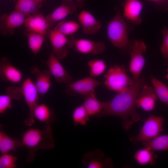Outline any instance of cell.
<instances>
[{"instance_id":"obj_1","label":"cell","mask_w":168,"mask_h":168,"mask_svg":"<svg viewBox=\"0 0 168 168\" xmlns=\"http://www.w3.org/2000/svg\"><path fill=\"white\" fill-rule=\"evenodd\" d=\"M146 82L143 78L135 80L126 90L117 92L110 100L105 102L103 109L96 117L112 115L120 117L122 119L123 129L128 130L134 123L141 119L136 110V101L139 91Z\"/></svg>"},{"instance_id":"obj_2","label":"cell","mask_w":168,"mask_h":168,"mask_svg":"<svg viewBox=\"0 0 168 168\" xmlns=\"http://www.w3.org/2000/svg\"><path fill=\"white\" fill-rule=\"evenodd\" d=\"M52 133L51 124H44L42 129L32 128L23 133L21 139L22 144L23 147H26L28 152L26 162H32L36 153L39 150L51 149L55 147Z\"/></svg>"},{"instance_id":"obj_3","label":"cell","mask_w":168,"mask_h":168,"mask_svg":"<svg viewBox=\"0 0 168 168\" xmlns=\"http://www.w3.org/2000/svg\"><path fill=\"white\" fill-rule=\"evenodd\" d=\"M107 33L112 44L119 49L122 53L130 52L132 42L128 40L127 25L119 12H117L108 23Z\"/></svg>"},{"instance_id":"obj_4","label":"cell","mask_w":168,"mask_h":168,"mask_svg":"<svg viewBox=\"0 0 168 168\" xmlns=\"http://www.w3.org/2000/svg\"><path fill=\"white\" fill-rule=\"evenodd\" d=\"M104 77V84L107 88L117 93L126 90L134 81L126 73L124 65H115L111 67Z\"/></svg>"},{"instance_id":"obj_5","label":"cell","mask_w":168,"mask_h":168,"mask_svg":"<svg viewBox=\"0 0 168 168\" xmlns=\"http://www.w3.org/2000/svg\"><path fill=\"white\" fill-rule=\"evenodd\" d=\"M164 121V119L161 116H150L145 121L138 133L136 136L131 137L130 141L133 143L137 144L156 138L163 131Z\"/></svg>"},{"instance_id":"obj_6","label":"cell","mask_w":168,"mask_h":168,"mask_svg":"<svg viewBox=\"0 0 168 168\" xmlns=\"http://www.w3.org/2000/svg\"><path fill=\"white\" fill-rule=\"evenodd\" d=\"M21 88L22 95L24 98L29 112V117L24 121V124L26 126L30 127L35 122L33 113L38 105L39 93L35 83L29 77L24 80Z\"/></svg>"},{"instance_id":"obj_7","label":"cell","mask_w":168,"mask_h":168,"mask_svg":"<svg viewBox=\"0 0 168 168\" xmlns=\"http://www.w3.org/2000/svg\"><path fill=\"white\" fill-rule=\"evenodd\" d=\"M146 50V45L142 41L135 40L132 42L130 51L131 60L129 70L134 80L139 78L144 67L145 60L143 54Z\"/></svg>"},{"instance_id":"obj_8","label":"cell","mask_w":168,"mask_h":168,"mask_svg":"<svg viewBox=\"0 0 168 168\" xmlns=\"http://www.w3.org/2000/svg\"><path fill=\"white\" fill-rule=\"evenodd\" d=\"M67 47L75 49L81 54L92 55L102 53L106 48L105 44L102 41L95 42L74 37L68 38Z\"/></svg>"},{"instance_id":"obj_9","label":"cell","mask_w":168,"mask_h":168,"mask_svg":"<svg viewBox=\"0 0 168 168\" xmlns=\"http://www.w3.org/2000/svg\"><path fill=\"white\" fill-rule=\"evenodd\" d=\"M102 84L101 82L90 76L75 81H72L66 84L65 92L70 96H84L95 91V88Z\"/></svg>"},{"instance_id":"obj_10","label":"cell","mask_w":168,"mask_h":168,"mask_svg":"<svg viewBox=\"0 0 168 168\" xmlns=\"http://www.w3.org/2000/svg\"><path fill=\"white\" fill-rule=\"evenodd\" d=\"M83 7L80 3L74 0H62L61 4L45 16L50 28L56 22L63 20L78 8Z\"/></svg>"},{"instance_id":"obj_11","label":"cell","mask_w":168,"mask_h":168,"mask_svg":"<svg viewBox=\"0 0 168 168\" xmlns=\"http://www.w3.org/2000/svg\"><path fill=\"white\" fill-rule=\"evenodd\" d=\"M26 16L15 10L9 14H3L0 18L1 34L4 36L13 34L16 28L24 24Z\"/></svg>"},{"instance_id":"obj_12","label":"cell","mask_w":168,"mask_h":168,"mask_svg":"<svg viewBox=\"0 0 168 168\" xmlns=\"http://www.w3.org/2000/svg\"><path fill=\"white\" fill-rule=\"evenodd\" d=\"M47 34L52 48V53L59 60L65 58L69 52L66 47L68 38L54 29H50Z\"/></svg>"},{"instance_id":"obj_13","label":"cell","mask_w":168,"mask_h":168,"mask_svg":"<svg viewBox=\"0 0 168 168\" xmlns=\"http://www.w3.org/2000/svg\"><path fill=\"white\" fill-rule=\"evenodd\" d=\"M82 162L88 168H108L113 167L112 159L105 157L104 152L98 149L85 153Z\"/></svg>"},{"instance_id":"obj_14","label":"cell","mask_w":168,"mask_h":168,"mask_svg":"<svg viewBox=\"0 0 168 168\" xmlns=\"http://www.w3.org/2000/svg\"><path fill=\"white\" fill-rule=\"evenodd\" d=\"M157 99L153 87L145 84L137 95L136 101V106L138 108H141L146 111H150L154 109Z\"/></svg>"},{"instance_id":"obj_15","label":"cell","mask_w":168,"mask_h":168,"mask_svg":"<svg viewBox=\"0 0 168 168\" xmlns=\"http://www.w3.org/2000/svg\"><path fill=\"white\" fill-rule=\"evenodd\" d=\"M52 76L58 82L66 85L72 81L71 76L66 70L58 59L52 53L45 62Z\"/></svg>"},{"instance_id":"obj_16","label":"cell","mask_w":168,"mask_h":168,"mask_svg":"<svg viewBox=\"0 0 168 168\" xmlns=\"http://www.w3.org/2000/svg\"><path fill=\"white\" fill-rule=\"evenodd\" d=\"M0 77L2 80L14 83L21 82L23 78L21 71L13 65L7 57L0 60Z\"/></svg>"},{"instance_id":"obj_17","label":"cell","mask_w":168,"mask_h":168,"mask_svg":"<svg viewBox=\"0 0 168 168\" xmlns=\"http://www.w3.org/2000/svg\"><path fill=\"white\" fill-rule=\"evenodd\" d=\"M24 24L26 31L37 33L45 35L51 29L45 16L39 13L26 17Z\"/></svg>"},{"instance_id":"obj_18","label":"cell","mask_w":168,"mask_h":168,"mask_svg":"<svg viewBox=\"0 0 168 168\" xmlns=\"http://www.w3.org/2000/svg\"><path fill=\"white\" fill-rule=\"evenodd\" d=\"M77 17L84 34L92 35L97 33L100 29L101 22L87 11L82 10Z\"/></svg>"},{"instance_id":"obj_19","label":"cell","mask_w":168,"mask_h":168,"mask_svg":"<svg viewBox=\"0 0 168 168\" xmlns=\"http://www.w3.org/2000/svg\"><path fill=\"white\" fill-rule=\"evenodd\" d=\"M34 75L35 84L39 94L42 96L45 95L49 90L52 85L51 77L52 75L49 70H40L37 66H33L30 71Z\"/></svg>"},{"instance_id":"obj_20","label":"cell","mask_w":168,"mask_h":168,"mask_svg":"<svg viewBox=\"0 0 168 168\" xmlns=\"http://www.w3.org/2000/svg\"><path fill=\"white\" fill-rule=\"evenodd\" d=\"M123 17L134 25L140 24L142 19L140 14L142 11V2L138 0H126L124 4Z\"/></svg>"},{"instance_id":"obj_21","label":"cell","mask_w":168,"mask_h":168,"mask_svg":"<svg viewBox=\"0 0 168 168\" xmlns=\"http://www.w3.org/2000/svg\"><path fill=\"white\" fill-rule=\"evenodd\" d=\"M22 96L21 88L17 86H9L6 90V93L0 96V114L5 113L12 107L13 100H18Z\"/></svg>"},{"instance_id":"obj_22","label":"cell","mask_w":168,"mask_h":168,"mask_svg":"<svg viewBox=\"0 0 168 168\" xmlns=\"http://www.w3.org/2000/svg\"><path fill=\"white\" fill-rule=\"evenodd\" d=\"M105 102L98 100L94 91L83 96L82 105L89 116L97 114L103 109Z\"/></svg>"},{"instance_id":"obj_23","label":"cell","mask_w":168,"mask_h":168,"mask_svg":"<svg viewBox=\"0 0 168 168\" xmlns=\"http://www.w3.org/2000/svg\"><path fill=\"white\" fill-rule=\"evenodd\" d=\"M2 125L0 127V152L1 154L10 153L16 149L23 147L21 139L13 138L4 131Z\"/></svg>"},{"instance_id":"obj_24","label":"cell","mask_w":168,"mask_h":168,"mask_svg":"<svg viewBox=\"0 0 168 168\" xmlns=\"http://www.w3.org/2000/svg\"><path fill=\"white\" fill-rule=\"evenodd\" d=\"M34 117L44 124H51L56 120V116L53 109L44 103L38 104L35 108Z\"/></svg>"},{"instance_id":"obj_25","label":"cell","mask_w":168,"mask_h":168,"mask_svg":"<svg viewBox=\"0 0 168 168\" xmlns=\"http://www.w3.org/2000/svg\"><path fill=\"white\" fill-rule=\"evenodd\" d=\"M42 2L36 0H17L15 10L26 16L39 13Z\"/></svg>"},{"instance_id":"obj_26","label":"cell","mask_w":168,"mask_h":168,"mask_svg":"<svg viewBox=\"0 0 168 168\" xmlns=\"http://www.w3.org/2000/svg\"><path fill=\"white\" fill-rule=\"evenodd\" d=\"M28 44L30 51L34 55L37 54L41 49L46 35L38 33L26 31Z\"/></svg>"},{"instance_id":"obj_27","label":"cell","mask_w":168,"mask_h":168,"mask_svg":"<svg viewBox=\"0 0 168 168\" xmlns=\"http://www.w3.org/2000/svg\"><path fill=\"white\" fill-rule=\"evenodd\" d=\"M154 152L147 147L138 150L135 153L134 158L140 165H144L148 164L154 165L157 157Z\"/></svg>"},{"instance_id":"obj_28","label":"cell","mask_w":168,"mask_h":168,"mask_svg":"<svg viewBox=\"0 0 168 168\" xmlns=\"http://www.w3.org/2000/svg\"><path fill=\"white\" fill-rule=\"evenodd\" d=\"M143 147L153 151H168V134L158 136L147 141L142 142Z\"/></svg>"},{"instance_id":"obj_29","label":"cell","mask_w":168,"mask_h":168,"mask_svg":"<svg viewBox=\"0 0 168 168\" xmlns=\"http://www.w3.org/2000/svg\"><path fill=\"white\" fill-rule=\"evenodd\" d=\"M80 27V25L75 21L63 20L60 21L53 29L67 36L76 33Z\"/></svg>"},{"instance_id":"obj_30","label":"cell","mask_w":168,"mask_h":168,"mask_svg":"<svg viewBox=\"0 0 168 168\" xmlns=\"http://www.w3.org/2000/svg\"><path fill=\"white\" fill-rule=\"evenodd\" d=\"M151 78L158 98L168 107V87L153 76L151 75Z\"/></svg>"},{"instance_id":"obj_31","label":"cell","mask_w":168,"mask_h":168,"mask_svg":"<svg viewBox=\"0 0 168 168\" xmlns=\"http://www.w3.org/2000/svg\"><path fill=\"white\" fill-rule=\"evenodd\" d=\"M87 64L90 69V75L93 77L102 74L105 71L107 67L105 61L101 59L91 60L88 61Z\"/></svg>"},{"instance_id":"obj_32","label":"cell","mask_w":168,"mask_h":168,"mask_svg":"<svg viewBox=\"0 0 168 168\" xmlns=\"http://www.w3.org/2000/svg\"><path fill=\"white\" fill-rule=\"evenodd\" d=\"M89 116L82 105L77 106L74 110L72 115L74 125H86L89 121Z\"/></svg>"},{"instance_id":"obj_33","label":"cell","mask_w":168,"mask_h":168,"mask_svg":"<svg viewBox=\"0 0 168 168\" xmlns=\"http://www.w3.org/2000/svg\"><path fill=\"white\" fill-rule=\"evenodd\" d=\"M16 156L8 153L1 154L0 157V168H15L16 167Z\"/></svg>"},{"instance_id":"obj_34","label":"cell","mask_w":168,"mask_h":168,"mask_svg":"<svg viewBox=\"0 0 168 168\" xmlns=\"http://www.w3.org/2000/svg\"><path fill=\"white\" fill-rule=\"evenodd\" d=\"M162 32L163 40L160 49L163 57L168 60V28L164 26Z\"/></svg>"},{"instance_id":"obj_35","label":"cell","mask_w":168,"mask_h":168,"mask_svg":"<svg viewBox=\"0 0 168 168\" xmlns=\"http://www.w3.org/2000/svg\"><path fill=\"white\" fill-rule=\"evenodd\" d=\"M149 1L153 2L157 4H162L168 2V0H147Z\"/></svg>"},{"instance_id":"obj_36","label":"cell","mask_w":168,"mask_h":168,"mask_svg":"<svg viewBox=\"0 0 168 168\" xmlns=\"http://www.w3.org/2000/svg\"><path fill=\"white\" fill-rule=\"evenodd\" d=\"M76 2H77L80 3L82 5L83 7L84 4L86 2L88 1L89 0H74Z\"/></svg>"},{"instance_id":"obj_37","label":"cell","mask_w":168,"mask_h":168,"mask_svg":"<svg viewBox=\"0 0 168 168\" xmlns=\"http://www.w3.org/2000/svg\"><path fill=\"white\" fill-rule=\"evenodd\" d=\"M167 74H166V77L167 79L168 80V68L167 69Z\"/></svg>"},{"instance_id":"obj_38","label":"cell","mask_w":168,"mask_h":168,"mask_svg":"<svg viewBox=\"0 0 168 168\" xmlns=\"http://www.w3.org/2000/svg\"><path fill=\"white\" fill-rule=\"evenodd\" d=\"M36 0L39 1V2H42L43 1H45L46 0Z\"/></svg>"},{"instance_id":"obj_39","label":"cell","mask_w":168,"mask_h":168,"mask_svg":"<svg viewBox=\"0 0 168 168\" xmlns=\"http://www.w3.org/2000/svg\"></svg>"}]
</instances>
